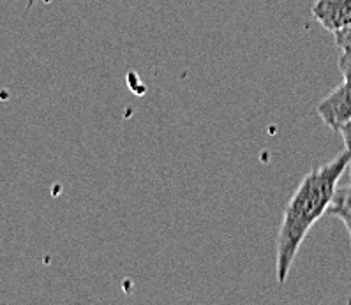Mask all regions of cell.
Returning <instances> with one entry per match:
<instances>
[{
  "label": "cell",
  "mask_w": 351,
  "mask_h": 305,
  "mask_svg": "<svg viewBox=\"0 0 351 305\" xmlns=\"http://www.w3.org/2000/svg\"><path fill=\"white\" fill-rule=\"evenodd\" d=\"M350 161L351 150L344 149L330 162L311 169L286 205L276 245V276L279 284L288 280L289 270L311 228L330 208L339 180Z\"/></svg>",
  "instance_id": "1"
},
{
  "label": "cell",
  "mask_w": 351,
  "mask_h": 305,
  "mask_svg": "<svg viewBox=\"0 0 351 305\" xmlns=\"http://www.w3.org/2000/svg\"><path fill=\"white\" fill-rule=\"evenodd\" d=\"M316 113L332 131L339 132L351 120V80H344L337 88L316 106Z\"/></svg>",
  "instance_id": "2"
},
{
  "label": "cell",
  "mask_w": 351,
  "mask_h": 305,
  "mask_svg": "<svg viewBox=\"0 0 351 305\" xmlns=\"http://www.w3.org/2000/svg\"><path fill=\"white\" fill-rule=\"evenodd\" d=\"M313 16L328 32H339L351 25V0H316Z\"/></svg>",
  "instance_id": "3"
},
{
  "label": "cell",
  "mask_w": 351,
  "mask_h": 305,
  "mask_svg": "<svg viewBox=\"0 0 351 305\" xmlns=\"http://www.w3.org/2000/svg\"><path fill=\"white\" fill-rule=\"evenodd\" d=\"M334 208H343V210H351V184L346 187H337V193L334 196V202H332L330 208L328 210H334ZM328 214V212H326Z\"/></svg>",
  "instance_id": "4"
},
{
  "label": "cell",
  "mask_w": 351,
  "mask_h": 305,
  "mask_svg": "<svg viewBox=\"0 0 351 305\" xmlns=\"http://www.w3.org/2000/svg\"><path fill=\"white\" fill-rule=\"evenodd\" d=\"M339 71L344 80H351V48H344L339 55Z\"/></svg>",
  "instance_id": "5"
},
{
  "label": "cell",
  "mask_w": 351,
  "mask_h": 305,
  "mask_svg": "<svg viewBox=\"0 0 351 305\" xmlns=\"http://www.w3.org/2000/svg\"><path fill=\"white\" fill-rule=\"evenodd\" d=\"M335 45L344 50V48H351V25L346 27V29L339 30V32H334Z\"/></svg>",
  "instance_id": "6"
},
{
  "label": "cell",
  "mask_w": 351,
  "mask_h": 305,
  "mask_svg": "<svg viewBox=\"0 0 351 305\" xmlns=\"http://www.w3.org/2000/svg\"><path fill=\"white\" fill-rule=\"evenodd\" d=\"M328 214L335 215V217L341 219V221H343V223H344V226L348 228V231H350V235H351V210H343V208H334V210H328Z\"/></svg>",
  "instance_id": "7"
},
{
  "label": "cell",
  "mask_w": 351,
  "mask_h": 305,
  "mask_svg": "<svg viewBox=\"0 0 351 305\" xmlns=\"http://www.w3.org/2000/svg\"><path fill=\"white\" fill-rule=\"evenodd\" d=\"M339 132H341V136H343L344 149L351 150V120L350 122H346V124L343 125V129H341Z\"/></svg>",
  "instance_id": "8"
},
{
  "label": "cell",
  "mask_w": 351,
  "mask_h": 305,
  "mask_svg": "<svg viewBox=\"0 0 351 305\" xmlns=\"http://www.w3.org/2000/svg\"><path fill=\"white\" fill-rule=\"evenodd\" d=\"M348 168H350V177H351V161H350V164H348Z\"/></svg>",
  "instance_id": "9"
}]
</instances>
